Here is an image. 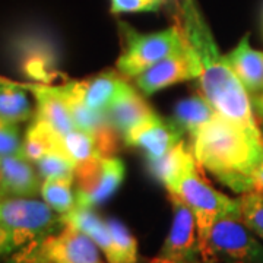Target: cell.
Listing matches in <instances>:
<instances>
[{
  "label": "cell",
  "mask_w": 263,
  "mask_h": 263,
  "mask_svg": "<svg viewBox=\"0 0 263 263\" xmlns=\"http://www.w3.org/2000/svg\"><path fill=\"white\" fill-rule=\"evenodd\" d=\"M107 224L113 238V259L110 263H138V241L122 221L110 218Z\"/></svg>",
  "instance_id": "cell-25"
},
{
  "label": "cell",
  "mask_w": 263,
  "mask_h": 263,
  "mask_svg": "<svg viewBox=\"0 0 263 263\" xmlns=\"http://www.w3.org/2000/svg\"><path fill=\"white\" fill-rule=\"evenodd\" d=\"M38 174L41 180L50 179V177H67L73 176L76 173V162L66 152L65 148L48 152L35 164Z\"/></svg>",
  "instance_id": "cell-26"
},
{
  "label": "cell",
  "mask_w": 263,
  "mask_h": 263,
  "mask_svg": "<svg viewBox=\"0 0 263 263\" xmlns=\"http://www.w3.org/2000/svg\"><path fill=\"white\" fill-rule=\"evenodd\" d=\"M63 139L50 124L40 120L37 117L32 119L22 138L21 154L32 164H35L48 152L62 149Z\"/></svg>",
  "instance_id": "cell-21"
},
{
  "label": "cell",
  "mask_w": 263,
  "mask_h": 263,
  "mask_svg": "<svg viewBox=\"0 0 263 263\" xmlns=\"http://www.w3.org/2000/svg\"><path fill=\"white\" fill-rule=\"evenodd\" d=\"M161 2H162V5H164V3H168L170 0H161Z\"/></svg>",
  "instance_id": "cell-35"
},
{
  "label": "cell",
  "mask_w": 263,
  "mask_h": 263,
  "mask_svg": "<svg viewBox=\"0 0 263 263\" xmlns=\"http://www.w3.org/2000/svg\"><path fill=\"white\" fill-rule=\"evenodd\" d=\"M27 263H46V262H41V260H31V262H27Z\"/></svg>",
  "instance_id": "cell-34"
},
{
  "label": "cell",
  "mask_w": 263,
  "mask_h": 263,
  "mask_svg": "<svg viewBox=\"0 0 263 263\" xmlns=\"http://www.w3.org/2000/svg\"><path fill=\"white\" fill-rule=\"evenodd\" d=\"M73 184V176L44 179L41 183L40 195L54 212L66 215L76 206V192Z\"/></svg>",
  "instance_id": "cell-23"
},
{
  "label": "cell",
  "mask_w": 263,
  "mask_h": 263,
  "mask_svg": "<svg viewBox=\"0 0 263 263\" xmlns=\"http://www.w3.org/2000/svg\"><path fill=\"white\" fill-rule=\"evenodd\" d=\"M63 139V146L69 157L76 162L78 165H84L91 161L103 158L104 155L98 148V142L95 136L89 132L81 130V129H73L67 135L62 136Z\"/></svg>",
  "instance_id": "cell-24"
},
{
  "label": "cell",
  "mask_w": 263,
  "mask_h": 263,
  "mask_svg": "<svg viewBox=\"0 0 263 263\" xmlns=\"http://www.w3.org/2000/svg\"><path fill=\"white\" fill-rule=\"evenodd\" d=\"M226 57L246 91L252 97L262 94L263 51L250 46L249 34H246L237 44V47L233 48Z\"/></svg>",
  "instance_id": "cell-16"
},
{
  "label": "cell",
  "mask_w": 263,
  "mask_h": 263,
  "mask_svg": "<svg viewBox=\"0 0 263 263\" xmlns=\"http://www.w3.org/2000/svg\"><path fill=\"white\" fill-rule=\"evenodd\" d=\"M0 199H2V197H0Z\"/></svg>",
  "instance_id": "cell-37"
},
{
  "label": "cell",
  "mask_w": 263,
  "mask_h": 263,
  "mask_svg": "<svg viewBox=\"0 0 263 263\" xmlns=\"http://www.w3.org/2000/svg\"><path fill=\"white\" fill-rule=\"evenodd\" d=\"M252 103H253L254 113H257V116L260 117V120L263 122V92L259 95H254L252 98Z\"/></svg>",
  "instance_id": "cell-32"
},
{
  "label": "cell",
  "mask_w": 263,
  "mask_h": 263,
  "mask_svg": "<svg viewBox=\"0 0 263 263\" xmlns=\"http://www.w3.org/2000/svg\"><path fill=\"white\" fill-rule=\"evenodd\" d=\"M260 129H262V133H263V122H262V124H260Z\"/></svg>",
  "instance_id": "cell-36"
},
{
  "label": "cell",
  "mask_w": 263,
  "mask_h": 263,
  "mask_svg": "<svg viewBox=\"0 0 263 263\" xmlns=\"http://www.w3.org/2000/svg\"><path fill=\"white\" fill-rule=\"evenodd\" d=\"M151 263H203L202 260H199V262H192V260H173V259H164V257H160V256H157V257H154Z\"/></svg>",
  "instance_id": "cell-33"
},
{
  "label": "cell",
  "mask_w": 263,
  "mask_h": 263,
  "mask_svg": "<svg viewBox=\"0 0 263 263\" xmlns=\"http://www.w3.org/2000/svg\"><path fill=\"white\" fill-rule=\"evenodd\" d=\"M154 113L155 111L152 107L133 86L120 95L105 111L111 126L122 136L127 135L133 127L141 124Z\"/></svg>",
  "instance_id": "cell-17"
},
{
  "label": "cell",
  "mask_w": 263,
  "mask_h": 263,
  "mask_svg": "<svg viewBox=\"0 0 263 263\" xmlns=\"http://www.w3.org/2000/svg\"><path fill=\"white\" fill-rule=\"evenodd\" d=\"M216 113L218 111L214 108V105L200 92V94L192 95L186 100H181L176 105L174 116L171 119L179 124L186 135L190 136L192 141L215 117Z\"/></svg>",
  "instance_id": "cell-20"
},
{
  "label": "cell",
  "mask_w": 263,
  "mask_h": 263,
  "mask_svg": "<svg viewBox=\"0 0 263 263\" xmlns=\"http://www.w3.org/2000/svg\"><path fill=\"white\" fill-rule=\"evenodd\" d=\"M253 190H263V164L254 173L252 180V192Z\"/></svg>",
  "instance_id": "cell-31"
},
{
  "label": "cell",
  "mask_w": 263,
  "mask_h": 263,
  "mask_svg": "<svg viewBox=\"0 0 263 263\" xmlns=\"http://www.w3.org/2000/svg\"><path fill=\"white\" fill-rule=\"evenodd\" d=\"M25 86L35 98L34 117L50 124L60 136H65L69 132L76 129L65 98L59 91V86L34 82L25 84Z\"/></svg>",
  "instance_id": "cell-15"
},
{
  "label": "cell",
  "mask_w": 263,
  "mask_h": 263,
  "mask_svg": "<svg viewBox=\"0 0 263 263\" xmlns=\"http://www.w3.org/2000/svg\"><path fill=\"white\" fill-rule=\"evenodd\" d=\"M21 146L22 138L18 126L0 120V157L19 154Z\"/></svg>",
  "instance_id": "cell-29"
},
{
  "label": "cell",
  "mask_w": 263,
  "mask_h": 263,
  "mask_svg": "<svg viewBox=\"0 0 263 263\" xmlns=\"http://www.w3.org/2000/svg\"><path fill=\"white\" fill-rule=\"evenodd\" d=\"M240 199L241 219L263 241V190L243 193Z\"/></svg>",
  "instance_id": "cell-27"
},
{
  "label": "cell",
  "mask_w": 263,
  "mask_h": 263,
  "mask_svg": "<svg viewBox=\"0 0 263 263\" xmlns=\"http://www.w3.org/2000/svg\"><path fill=\"white\" fill-rule=\"evenodd\" d=\"M199 75V60L186 40V43L176 48L171 54L136 76L135 85L143 95H154L171 85L197 79Z\"/></svg>",
  "instance_id": "cell-10"
},
{
  "label": "cell",
  "mask_w": 263,
  "mask_h": 263,
  "mask_svg": "<svg viewBox=\"0 0 263 263\" xmlns=\"http://www.w3.org/2000/svg\"><path fill=\"white\" fill-rule=\"evenodd\" d=\"M216 257L226 263H263V245L241 214L221 216L212 227L205 263H214Z\"/></svg>",
  "instance_id": "cell-6"
},
{
  "label": "cell",
  "mask_w": 263,
  "mask_h": 263,
  "mask_svg": "<svg viewBox=\"0 0 263 263\" xmlns=\"http://www.w3.org/2000/svg\"><path fill=\"white\" fill-rule=\"evenodd\" d=\"M119 27L122 32L123 53L117 60V69L127 79H135L186 43L181 25L151 34H141L122 21Z\"/></svg>",
  "instance_id": "cell-5"
},
{
  "label": "cell",
  "mask_w": 263,
  "mask_h": 263,
  "mask_svg": "<svg viewBox=\"0 0 263 263\" xmlns=\"http://www.w3.org/2000/svg\"><path fill=\"white\" fill-rule=\"evenodd\" d=\"M124 176V162L116 155L78 165L75 173L76 206L95 209L119 190Z\"/></svg>",
  "instance_id": "cell-9"
},
{
  "label": "cell",
  "mask_w": 263,
  "mask_h": 263,
  "mask_svg": "<svg viewBox=\"0 0 263 263\" xmlns=\"http://www.w3.org/2000/svg\"><path fill=\"white\" fill-rule=\"evenodd\" d=\"M10 51L21 73L34 84H51L62 75L60 51L43 32H21L10 41Z\"/></svg>",
  "instance_id": "cell-8"
},
{
  "label": "cell",
  "mask_w": 263,
  "mask_h": 263,
  "mask_svg": "<svg viewBox=\"0 0 263 263\" xmlns=\"http://www.w3.org/2000/svg\"><path fill=\"white\" fill-rule=\"evenodd\" d=\"M168 199L173 208V221L158 256L173 260H202L193 212L179 197L168 195Z\"/></svg>",
  "instance_id": "cell-12"
},
{
  "label": "cell",
  "mask_w": 263,
  "mask_h": 263,
  "mask_svg": "<svg viewBox=\"0 0 263 263\" xmlns=\"http://www.w3.org/2000/svg\"><path fill=\"white\" fill-rule=\"evenodd\" d=\"M197 165L234 193L252 192L256 170L263 164V133H254L216 116L192 139Z\"/></svg>",
  "instance_id": "cell-2"
},
{
  "label": "cell",
  "mask_w": 263,
  "mask_h": 263,
  "mask_svg": "<svg viewBox=\"0 0 263 263\" xmlns=\"http://www.w3.org/2000/svg\"><path fill=\"white\" fill-rule=\"evenodd\" d=\"M15 263L41 260L46 263H103L100 247L75 227L65 226L62 231L43 240L40 245L22 249L13 257Z\"/></svg>",
  "instance_id": "cell-7"
},
{
  "label": "cell",
  "mask_w": 263,
  "mask_h": 263,
  "mask_svg": "<svg viewBox=\"0 0 263 263\" xmlns=\"http://www.w3.org/2000/svg\"><path fill=\"white\" fill-rule=\"evenodd\" d=\"M162 6L161 0H110V12L114 15L158 12Z\"/></svg>",
  "instance_id": "cell-28"
},
{
  "label": "cell",
  "mask_w": 263,
  "mask_h": 263,
  "mask_svg": "<svg viewBox=\"0 0 263 263\" xmlns=\"http://www.w3.org/2000/svg\"><path fill=\"white\" fill-rule=\"evenodd\" d=\"M41 177L32 162L21 152L0 157V197H35Z\"/></svg>",
  "instance_id": "cell-13"
},
{
  "label": "cell",
  "mask_w": 263,
  "mask_h": 263,
  "mask_svg": "<svg viewBox=\"0 0 263 263\" xmlns=\"http://www.w3.org/2000/svg\"><path fill=\"white\" fill-rule=\"evenodd\" d=\"M72 84L81 101L95 113H105L120 95L132 88L126 76L113 70L84 81H72Z\"/></svg>",
  "instance_id": "cell-14"
},
{
  "label": "cell",
  "mask_w": 263,
  "mask_h": 263,
  "mask_svg": "<svg viewBox=\"0 0 263 263\" xmlns=\"http://www.w3.org/2000/svg\"><path fill=\"white\" fill-rule=\"evenodd\" d=\"M63 216L66 226L75 227L81 233L86 234L95 245L100 247V250L105 254L108 263L113 259V238L107 221H104L101 216L91 208L75 206L69 214Z\"/></svg>",
  "instance_id": "cell-19"
},
{
  "label": "cell",
  "mask_w": 263,
  "mask_h": 263,
  "mask_svg": "<svg viewBox=\"0 0 263 263\" xmlns=\"http://www.w3.org/2000/svg\"><path fill=\"white\" fill-rule=\"evenodd\" d=\"M192 160H195L192 146L181 141L162 158L148 161V168L151 174L164 184V187L168 189Z\"/></svg>",
  "instance_id": "cell-22"
},
{
  "label": "cell",
  "mask_w": 263,
  "mask_h": 263,
  "mask_svg": "<svg viewBox=\"0 0 263 263\" xmlns=\"http://www.w3.org/2000/svg\"><path fill=\"white\" fill-rule=\"evenodd\" d=\"M186 133L173 119L152 114L141 124L123 136L127 146L143 151L146 161H155L167 155L183 141Z\"/></svg>",
  "instance_id": "cell-11"
},
{
  "label": "cell",
  "mask_w": 263,
  "mask_h": 263,
  "mask_svg": "<svg viewBox=\"0 0 263 263\" xmlns=\"http://www.w3.org/2000/svg\"><path fill=\"white\" fill-rule=\"evenodd\" d=\"M168 195L183 200L196 219L197 237L200 256L205 263L208 250V238L211 230L221 216L228 214H241L240 199L222 195L208 184L197 173L196 160H192L181 171L176 181L167 189Z\"/></svg>",
  "instance_id": "cell-3"
},
{
  "label": "cell",
  "mask_w": 263,
  "mask_h": 263,
  "mask_svg": "<svg viewBox=\"0 0 263 263\" xmlns=\"http://www.w3.org/2000/svg\"><path fill=\"white\" fill-rule=\"evenodd\" d=\"M25 84L0 76V120L16 124L32 120L35 111Z\"/></svg>",
  "instance_id": "cell-18"
},
{
  "label": "cell",
  "mask_w": 263,
  "mask_h": 263,
  "mask_svg": "<svg viewBox=\"0 0 263 263\" xmlns=\"http://www.w3.org/2000/svg\"><path fill=\"white\" fill-rule=\"evenodd\" d=\"M16 252L10 233L0 224V259Z\"/></svg>",
  "instance_id": "cell-30"
},
{
  "label": "cell",
  "mask_w": 263,
  "mask_h": 263,
  "mask_svg": "<svg viewBox=\"0 0 263 263\" xmlns=\"http://www.w3.org/2000/svg\"><path fill=\"white\" fill-rule=\"evenodd\" d=\"M180 12V25L200 66L197 81L202 94L216 111L228 120L243 126L247 130L262 133L254 114L252 97L227 62V57L221 54L195 0H183Z\"/></svg>",
  "instance_id": "cell-1"
},
{
  "label": "cell",
  "mask_w": 263,
  "mask_h": 263,
  "mask_svg": "<svg viewBox=\"0 0 263 263\" xmlns=\"http://www.w3.org/2000/svg\"><path fill=\"white\" fill-rule=\"evenodd\" d=\"M0 224L10 233L16 250L40 245L66 226L63 216L35 197H2Z\"/></svg>",
  "instance_id": "cell-4"
}]
</instances>
